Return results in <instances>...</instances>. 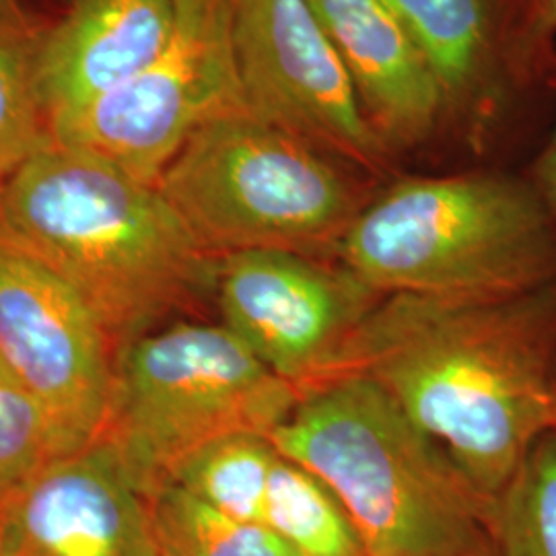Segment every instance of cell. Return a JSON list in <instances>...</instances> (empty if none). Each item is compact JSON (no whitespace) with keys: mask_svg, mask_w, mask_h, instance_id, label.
I'll return each mask as SVG.
<instances>
[{"mask_svg":"<svg viewBox=\"0 0 556 556\" xmlns=\"http://www.w3.org/2000/svg\"><path fill=\"white\" fill-rule=\"evenodd\" d=\"M0 227L79 293L116 353L215 295L219 258L157 186L52 139L2 190Z\"/></svg>","mask_w":556,"mask_h":556,"instance_id":"2","label":"cell"},{"mask_svg":"<svg viewBox=\"0 0 556 556\" xmlns=\"http://www.w3.org/2000/svg\"><path fill=\"white\" fill-rule=\"evenodd\" d=\"M491 538L498 556H556V431L538 439L498 495Z\"/></svg>","mask_w":556,"mask_h":556,"instance_id":"18","label":"cell"},{"mask_svg":"<svg viewBox=\"0 0 556 556\" xmlns=\"http://www.w3.org/2000/svg\"><path fill=\"white\" fill-rule=\"evenodd\" d=\"M340 378L378 386L497 503L556 431V280L509 298L386 295L301 392Z\"/></svg>","mask_w":556,"mask_h":556,"instance_id":"1","label":"cell"},{"mask_svg":"<svg viewBox=\"0 0 556 556\" xmlns=\"http://www.w3.org/2000/svg\"><path fill=\"white\" fill-rule=\"evenodd\" d=\"M299 397L223 324L181 319L116 353L96 441L151 501L202 447L245 433L270 438Z\"/></svg>","mask_w":556,"mask_h":556,"instance_id":"6","label":"cell"},{"mask_svg":"<svg viewBox=\"0 0 556 556\" xmlns=\"http://www.w3.org/2000/svg\"><path fill=\"white\" fill-rule=\"evenodd\" d=\"M59 456L40 406L7 374L0 376V498Z\"/></svg>","mask_w":556,"mask_h":556,"instance_id":"20","label":"cell"},{"mask_svg":"<svg viewBox=\"0 0 556 556\" xmlns=\"http://www.w3.org/2000/svg\"><path fill=\"white\" fill-rule=\"evenodd\" d=\"M163 556H169V555H165V553H163Z\"/></svg>","mask_w":556,"mask_h":556,"instance_id":"25","label":"cell"},{"mask_svg":"<svg viewBox=\"0 0 556 556\" xmlns=\"http://www.w3.org/2000/svg\"><path fill=\"white\" fill-rule=\"evenodd\" d=\"M248 112L233 46V0H176L172 38L135 79L50 122L62 147L157 186L200 126Z\"/></svg>","mask_w":556,"mask_h":556,"instance_id":"7","label":"cell"},{"mask_svg":"<svg viewBox=\"0 0 556 556\" xmlns=\"http://www.w3.org/2000/svg\"><path fill=\"white\" fill-rule=\"evenodd\" d=\"M157 188L215 258L289 252L338 262L371 199L346 163L250 112L200 126Z\"/></svg>","mask_w":556,"mask_h":556,"instance_id":"5","label":"cell"},{"mask_svg":"<svg viewBox=\"0 0 556 556\" xmlns=\"http://www.w3.org/2000/svg\"><path fill=\"white\" fill-rule=\"evenodd\" d=\"M38 41L0 15V194L52 139L36 75Z\"/></svg>","mask_w":556,"mask_h":556,"instance_id":"19","label":"cell"},{"mask_svg":"<svg viewBox=\"0 0 556 556\" xmlns=\"http://www.w3.org/2000/svg\"><path fill=\"white\" fill-rule=\"evenodd\" d=\"M233 46L252 116L363 172L388 167L392 153L309 0H233Z\"/></svg>","mask_w":556,"mask_h":556,"instance_id":"9","label":"cell"},{"mask_svg":"<svg viewBox=\"0 0 556 556\" xmlns=\"http://www.w3.org/2000/svg\"><path fill=\"white\" fill-rule=\"evenodd\" d=\"M149 503L165 555L299 556L266 526L227 516L179 484H167Z\"/></svg>","mask_w":556,"mask_h":556,"instance_id":"17","label":"cell"},{"mask_svg":"<svg viewBox=\"0 0 556 556\" xmlns=\"http://www.w3.org/2000/svg\"><path fill=\"white\" fill-rule=\"evenodd\" d=\"M555 43L556 0H509L507 60L517 85L540 80Z\"/></svg>","mask_w":556,"mask_h":556,"instance_id":"21","label":"cell"},{"mask_svg":"<svg viewBox=\"0 0 556 556\" xmlns=\"http://www.w3.org/2000/svg\"><path fill=\"white\" fill-rule=\"evenodd\" d=\"M338 262L383 295H521L556 280V219L528 178L397 179L363 206Z\"/></svg>","mask_w":556,"mask_h":556,"instance_id":"4","label":"cell"},{"mask_svg":"<svg viewBox=\"0 0 556 556\" xmlns=\"http://www.w3.org/2000/svg\"><path fill=\"white\" fill-rule=\"evenodd\" d=\"M262 526L299 556H367L353 519L334 493L298 462L278 457Z\"/></svg>","mask_w":556,"mask_h":556,"instance_id":"15","label":"cell"},{"mask_svg":"<svg viewBox=\"0 0 556 556\" xmlns=\"http://www.w3.org/2000/svg\"><path fill=\"white\" fill-rule=\"evenodd\" d=\"M0 376H4V371H2V367H0Z\"/></svg>","mask_w":556,"mask_h":556,"instance_id":"24","label":"cell"},{"mask_svg":"<svg viewBox=\"0 0 556 556\" xmlns=\"http://www.w3.org/2000/svg\"><path fill=\"white\" fill-rule=\"evenodd\" d=\"M176 0H75L38 41L36 75L48 126L135 79L172 38Z\"/></svg>","mask_w":556,"mask_h":556,"instance_id":"12","label":"cell"},{"mask_svg":"<svg viewBox=\"0 0 556 556\" xmlns=\"http://www.w3.org/2000/svg\"><path fill=\"white\" fill-rule=\"evenodd\" d=\"M383 298L340 262L289 252L223 256L213 295L220 324L299 394Z\"/></svg>","mask_w":556,"mask_h":556,"instance_id":"10","label":"cell"},{"mask_svg":"<svg viewBox=\"0 0 556 556\" xmlns=\"http://www.w3.org/2000/svg\"><path fill=\"white\" fill-rule=\"evenodd\" d=\"M114 361L79 293L0 227V367L40 406L60 456L100 435Z\"/></svg>","mask_w":556,"mask_h":556,"instance_id":"8","label":"cell"},{"mask_svg":"<svg viewBox=\"0 0 556 556\" xmlns=\"http://www.w3.org/2000/svg\"><path fill=\"white\" fill-rule=\"evenodd\" d=\"M0 556H163L151 503L101 441L0 498Z\"/></svg>","mask_w":556,"mask_h":556,"instance_id":"11","label":"cell"},{"mask_svg":"<svg viewBox=\"0 0 556 556\" xmlns=\"http://www.w3.org/2000/svg\"><path fill=\"white\" fill-rule=\"evenodd\" d=\"M427 60L445 98L478 139L493 122L509 83L507 7L498 0H386Z\"/></svg>","mask_w":556,"mask_h":556,"instance_id":"14","label":"cell"},{"mask_svg":"<svg viewBox=\"0 0 556 556\" xmlns=\"http://www.w3.org/2000/svg\"><path fill=\"white\" fill-rule=\"evenodd\" d=\"M540 79L556 87V52L542 68ZM528 179L532 181L540 199L544 200V204L548 206V211L556 219V128L553 137L546 140V144L542 147Z\"/></svg>","mask_w":556,"mask_h":556,"instance_id":"22","label":"cell"},{"mask_svg":"<svg viewBox=\"0 0 556 556\" xmlns=\"http://www.w3.org/2000/svg\"><path fill=\"white\" fill-rule=\"evenodd\" d=\"M278 457L268 435H231L184 462L172 484H179L227 516L262 526L268 482Z\"/></svg>","mask_w":556,"mask_h":556,"instance_id":"16","label":"cell"},{"mask_svg":"<svg viewBox=\"0 0 556 556\" xmlns=\"http://www.w3.org/2000/svg\"><path fill=\"white\" fill-rule=\"evenodd\" d=\"M270 441L334 493L367 556H475L491 538L495 503L367 379L301 392Z\"/></svg>","mask_w":556,"mask_h":556,"instance_id":"3","label":"cell"},{"mask_svg":"<svg viewBox=\"0 0 556 556\" xmlns=\"http://www.w3.org/2000/svg\"><path fill=\"white\" fill-rule=\"evenodd\" d=\"M344 60L374 130L396 155L431 139L447 114L427 60L386 0H309Z\"/></svg>","mask_w":556,"mask_h":556,"instance_id":"13","label":"cell"},{"mask_svg":"<svg viewBox=\"0 0 556 556\" xmlns=\"http://www.w3.org/2000/svg\"><path fill=\"white\" fill-rule=\"evenodd\" d=\"M475 556H498L497 548H495V542H493V538H489L480 548L477 551V555Z\"/></svg>","mask_w":556,"mask_h":556,"instance_id":"23","label":"cell"}]
</instances>
